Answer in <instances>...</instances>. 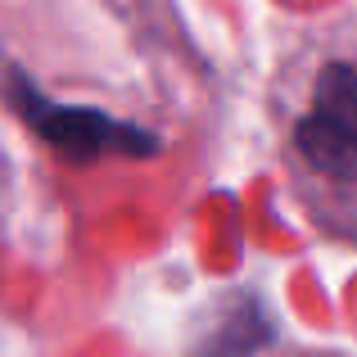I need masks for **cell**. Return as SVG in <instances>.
<instances>
[{
	"mask_svg": "<svg viewBox=\"0 0 357 357\" xmlns=\"http://www.w3.org/2000/svg\"><path fill=\"white\" fill-rule=\"evenodd\" d=\"M9 105L36 136L50 140L73 163H91V158H109V154L145 158L158 149L154 131L136 127L127 118H114L105 109H91V105H59L45 91H36L23 68H9Z\"/></svg>",
	"mask_w": 357,
	"mask_h": 357,
	"instance_id": "cell-2",
	"label": "cell"
},
{
	"mask_svg": "<svg viewBox=\"0 0 357 357\" xmlns=\"http://www.w3.org/2000/svg\"><path fill=\"white\" fill-rule=\"evenodd\" d=\"M285 172L317 231L357 244V32L285 77Z\"/></svg>",
	"mask_w": 357,
	"mask_h": 357,
	"instance_id": "cell-1",
	"label": "cell"
}]
</instances>
